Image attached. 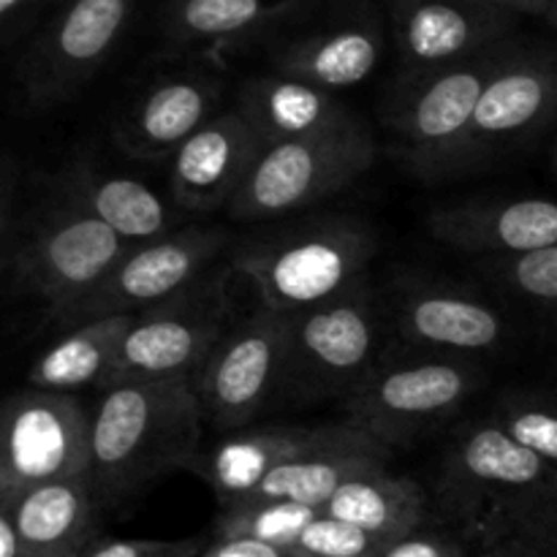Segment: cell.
Returning <instances> with one entry per match:
<instances>
[{"instance_id":"obj_12","label":"cell","mask_w":557,"mask_h":557,"mask_svg":"<svg viewBox=\"0 0 557 557\" xmlns=\"http://www.w3.org/2000/svg\"><path fill=\"white\" fill-rule=\"evenodd\" d=\"M288 319L292 346L283 389H294L297 395L351 392L373 370L381 302L368 277Z\"/></svg>"},{"instance_id":"obj_40","label":"cell","mask_w":557,"mask_h":557,"mask_svg":"<svg viewBox=\"0 0 557 557\" xmlns=\"http://www.w3.org/2000/svg\"><path fill=\"white\" fill-rule=\"evenodd\" d=\"M553 169L557 172V139H555V147H553Z\"/></svg>"},{"instance_id":"obj_29","label":"cell","mask_w":557,"mask_h":557,"mask_svg":"<svg viewBox=\"0 0 557 557\" xmlns=\"http://www.w3.org/2000/svg\"><path fill=\"white\" fill-rule=\"evenodd\" d=\"M520 446L557 466V395L555 392L515 389L498 397L487 413Z\"/></svg>"},{"instance_id":"obj_37","label":"cell","mask_w":557,"mask_h":557,"mask_svg":"<svg viewBox=\"0 0 557 557\" xmlns=\"http://www.w3.org/2000/svg\"><path fill=\"white\" fill-rule=\"evenodd\" d=\"M531 542L536 539H515V542H500L495 547L484 549L482 557H544L531 547Z\"/></svg>"},{"instance_id":"obj_5","label":"cell","mask_w":557,"mask_h":557,"mask_svg":"<svg viewBox=\"0 0 557 557\" xmlns=\"http://www.w3.org/2000/svg\"><path fill=\"white\" fill-rule=\"evenodd\" d=\"M509 47L511 41H506L446 69L400 76V87L389 103V131L403 161L417 177L435 180L457 172L484 87Z\"/></svg>"},{"instance_id":"obj_27","label":"cell","mask_w":557,"mask_h":557,"mask_svg":"<svg viewBox=\"0 0 557 557\" xmlns=\"http://www.w3.org/2000/svg\"><path fill=\"white\" fill-rule=\"evenodd\" d=\"M424 504V490L413 479L375 468L343 484L321 511L386 542H397L422 528Z\"/></svg>"},{"instance_id":"obj_13","label":"cell","mask_w":557,"mask_h":557,"mask_svg":"<svg viewBox=\"0 0 557 557\" xmlns=\"http://www.w3.org/2000/svg\"><path fill=\"white\" fill-rule=\"evenodd\" d=\"M232 245L234 234L223 226H185L169 237L131 245L109 275L60 321L74 326L103 315L145 313L210 275Z\"/></svg>"},{"instance_id":"obj_34","label":"cell","mask_w":557,"mask_h":557,"mask_svg":"<svg viewBox=\"0 0 557 557\" xmlns=\"http://www.w3.org/2000/svg\"><path fill=\"white\" fill-rule=\"evenodd\" d=\"M381 557H468L466 547L444 533H424L422 528L397 539Z\"/></svg>"},{"instance_id":"obj_32","label":"cell","mask_w":557,"mask_h":557,"mask_svg":"<svg viewBox=\"0 0 557 557\" xmlns=\"http://www.w3.org/2000/svg\"><path fill=\"white\" fill-rule=\"evenodd\" d=\"M205 539H107L92 542L82 557H201Z\"/></svg>"},{"instance_id":"obj_26","label":"cell","mask_w":557,"mask_h":557,"mask_svg":"<svg viewBox=\"0 0 557 557\" xmlns=\"http://www.w3.org/2000/svg\"><path fill=\"white\" fill-rule=\"evenodd\" d=\"M131 321L134 315H103L74 324L52 346L44 348L27 373V384L58 395H76L87 386L107 389Z\"/></svg>"},{"instance_id":"obj_7","label":"cell","mask_w":557,"mask_h":557,"mask_svg":"<svg viewBox=\"0 0 557 557\" xmlns=\"http://www.w3.org/2000/svg\"><path fill=\"white\" fill-rule=\"evenodd\" d=\"M136 9L139 0H65L22 41L16 79L25 101L38 112L74 101L117 52Z\"/></svg>"},{"instance_id":"obj_36","label":"cell","mask_w":557,"mask_h":557,"mask_svg":"<svg viewBox=\"0 0 557 557\" xmlns=\"http://www.w3.org/2000/svg\"><path fill=\"white\" fill-rule=\"evenodd\" d=\"M0 557H22L20 531L9 506H0Z\"/></svg>"},{"instance_id":"obj_8","label":"cell","mask_w":557,"mask_h":557,"mask_svg":"<svg viewBox=\"0 0 557 557\" xmlns=\"http://www.w3.org/2000/svg\"><path fill=\"white\" fill-rule=\"evenodd\" d=\"M476 386L473 359L422 354L400 362H375L348 392L346 422L395 449L455 417Z\"/></svg>"},{"instance_id":"obj_9","label":"cell","mask_w":557,"mask_h":557,"mask_svg":"<svg viewBox=\"0 0 557 557\" xmlns=\"http://www.w3.org/2000/svg\"><path fill=\"white\" fill-rule=\"evenodd\" d=\"M228 272H210L174 299L136 313L109 386L134 381H196L234 324Z\"/></svg>"},{"instance_id":"obj_14","label":"cell","mask_w":557,"mask_h":557,"mask_svg":"<svg viewBox=\"0 0 557 557\" xmlns=\"http://www.w3.org/2000/svg\"><path fill=\"white\" fill-rule=\"evenodd\" d=\"M557 117V49L517 47L484 87L457 172L539 134Z\"/></svg>"},{"instance_id":"obj_20","label":"cell","mask_w":557,"mask_h":557,"mask_svg":"<svg viewBox=\"0 0 557 557\" xmlns=\"http://www.w3.org/2000/svg\"><path fill=\"white\" fill-rule=\"evenodd\" d=\"M237 109L218 112L169 158V196L180 212L228 210L264 150Z\"/></svg>"},{"instance_id":"obj_21","label":"cell","mask_w":557,"mask_h":557,"mask_svg":"<svg viewBox=\"0 0 557 557\" xmlns=\"http://www.w3.org/2000/svg\"><path fill=\"white\" fill-rule=\"evenodd\" d=\"M430 232L438 243L487 261L520 259L557 245V201L471 199L430 212Z\"/></svg>"},{"instance_id":"obj_3","label":"cell","mask_w":557,"mask_h":557,"mask_svg":"<svg viewBox=\"0 0 557 557\" xmlns=\"http://www.w3.org/2000/svg\"><path fill=\"white\" fill-rule=\"evenodd\" d=\"M379 239L354 215L288 218L228 248V270L253 288L261 308L299 313L364 281Z\"/></svg>"},{"instance_id":"obj_17","label":"cell","mask_w":557,"mask_h":557,"mask_svg":"<svg viewBox=\"0 0 557 557\" xmlns=\"http://www.w3.org/2000/svg\"><path fill=\"white\" fill-rule=\"evenodd\" d=\"M302 20L270 44L272 71L335 92L357 87L379 69L384 25L368 5H341L324 22L308 27Z\"/></svg>"},{"instance_id":"obj_24","label":"cell","mask_w":557,"mask_h":557,"mask_svg":"<svg viewBox=\"0 0 557 557\" xmlns=\"http://www.w3.org/2000/svg\"><path fill=\"white\" fill-rule=\"evenodd\" d=\"M234 109L264 145L313 139L362 125V120L335 92L277 71L250 76L239 87Z\"/></svg>"},{"instance_id":"obj_10","label":"cell","mask_w":557,"mask_h":557,"mask_svg":"<svg viewBox=\"0 0 557 557\" xmlns=\"http://www.w3.org/2000/svg\"><path fill=\"white\" fill-rule=\"evenodd\" d=\"M90 473V408L36 386L14 392L0 417V504Z\"/></svg>"},{"instance_id":"obj_41","label":"cell","mask_w":557,"mask_h":557,"mask_svg":"<svg viewBox=\"0 0 557 557\" xmlns=\"http://www.w3.org/2000/svg\"><path fill=\"white\" fill-rule=\"evenodd\" d=\"M544 542H555V547H557V528H555V531H553V533H549V536H547V539H544Z\"/></svg>"},{"instance_id":"obj_31","label":"cell","mask_w":557,"mask_h":557,"mask_svg":"<svg viewBox=\"0 0 557 557\" xmlns=\"http://www.w3.org/2000/svg\"><path fill=\"white\" fill-rule=\"evenodd\" d=\"M392 542L321 511L294 544L297 557H381Z\"/></svg>"},{"instance_id":"obj_16","label":"cell","mask_w":557,"mask_h":557,"mask_svg":"<svg viewBox=\"0 0 557 557\" xmlns=\"http://www.w3.org/2000/svg\"><path fill=\"white\" fill-rule=\"evenodd\" d=\"M321 0H163L158 27L172 58L221 65L226 54L275 41Z\"/></svg>"},{"instance_id":"obj_15","label":"cell","mask_w":557,"mask_h":557,"mask_svg":"<svg viewBox=\"0 0 557 557\" xmlns=\"http://www.w3.org/2000/svg\"><path fill=\"white\" fill-rule=\"evenodd\" d=\"M520 16L479 0H389L403 76L446 69L511 41Z\"/></svg>"},{"instance_id":"obj_28","label":"cell","mask_w":557,"mask_h":557,"mask_svg":"<svg viewBox=\"0 0 557 557\" xmlns=\"http://www.w3.org/2000/svg\"><path fill=\"white\" fill-rule=\"evenodd\" d=\"M321 509L288 500H256L221 509L215 520V539H256L281 549H294Z\"/></svg>"},{"instance_id":"obj_6","label":"cell","mask_w":557,"mask_h":557,"mask_svg":"<svg viewBox=\"0 0 557 557\" xmlns=\"http://www.w3.org/2000/svg\"><path fill=\"white\" fill-rule=\"evenodd\" d=\"M373 161L375 141L364 125L267 145L226 212L239 223L288 221L357 183Z\"/></svg>"},{"instance_id":"obj_23","label":"cell","mask_w":557,"mask_h":557,"mask_svg":"<svg viewBox=\"0 0 557 557\" xmlns=\"http://www.w3.org/2000/svg\"><path fill=\"white\" fill-rule=\"evenodd\" d=\"M52 190L90 212L128 245L152 243L180 228L177 207L166 205L139 180L98 169L90 152H76L54 174Z\"/></svg>"},{"instance_id":"obj_38","label":"cell","mask_w":557,"mask_h":557,"mask_svg":"<svg viewBox=\"0 0 557 557\" xmlns=\"http://www.w3.org/2000/svg\"><path fill=\"white\" fill-rule=\"evenodd\" d=\"M479 3H487V5H495V9L511 11V14H517V16H525V14L544 16L549 0H479Z\"/></svg>"},{"instance_id":"obj_4","label":"cell","mask_w":557,"mask_h":557,"mask_svg":"<svg viewBox=\"0 0 557 557\" xmlns=\"http://www.w3.org/2000/svg\"><path fill=\"white\" fill-rule=\"evenodd\" d=\"M128 248L98 218L52 190L44 210L20 223L14 243L3 250V272L11 286L47 302L60 319L109 275Z\"/></svg>"},{"instance_id":"obj_1","label":"cell","mask_w":557,"mask_h":557,"mask_svg":"<svg viewBox=\"0 0 557 557\" xmlns=\"http://www.w3.org/2000/svg\"><path fill=\"white\" fill-rule=\"evenodd\" d=\"M441 509L482 549L544 539L557 528V466L517 444L493 419L462 424L441 457Z\"/></svg>"},{"instance_id":"obj_25","label":"cell","mask_w":557,"mask_h":557,"mask_svg":"<svg viewBox=\"0 0 557 557\" xmlns=\"http://www.w3.org/2000/svg\"><path fill=\"white\" fill-rule=\"evenodd\" d=\"M14 511L22 557H82L96 542L98 504L90 479L47 484L22 495Z\"/></svg>"},{"instance_id":"obj_42","label":"cell","mask_w":557,"mask_h":557,"mask_svg":"<svg viewBox=\"0 0 557 557\" xmlns=\"http://www.w3.org/2000/svg\"><path fill=\"white\" fill-rule=\"evenodd\" d=\"M292 557H297V555H292Z\"/></svg>"},{"instance_id":"obj_39","label":"cell","mask_w":557,"mask_h":557,"mask_svg":"<svg viewBox=\"0 0 557 557\" xmlns=\"http://www.w3.org/2000/svg\"><path fill=\"white\" fill-rule=\"evenodd\" d=\"M544 20H547L549 25L555 27V33H557V0H549L547 11H544Z\"/></svg>"},{"instance_id":"obj_35","label":"cell","mask_w":557,"mask_h":557,"mask_svg":"<svg viewBox=\"0 0 557 557\" xmlns=\"http://www.w3.org/2000/svg\"><path fill=\"white\" fill-rule=\"evenodd\" d=\"M201 557H292V549L272 547L256 539H212Z\"/></svg>"},{"instance_id":"obj_18","label":"cell","mask_w":557,"mask_h":557,"mask_svg":"<svg viewBox=\"0 0 557 557\" xmlns=\"http://www.w3.org/2000/svg\"><path fill=\"white\" fill-rule=\"evenodd\" d=\"M389 310L397 335L422 354L482 357L498 351L509 332L487 299L441 281L408 277L397 283Z\"/></svg>"},{"instance_id":"obj_2","label":"cell","mask_w":557,"mask_h":557,"mask_svg":"<svg viewBox=\"0 0 557 557\" xmlns=\"http://www.w3.org/2000/svg\"><path fill=\"white\" fill-rule=\"evenodd\" d=\"M205 408L194 381H134L101 389L90 408V487L98 511L117 509L201 460Z\"/></svg>"},{"instance_id":"obj_11","label":"cell","mask_w":557,"mask_h":557,"mask_svg":"<svg viewBox=\"0 0 557 557\" xmlns=\"http://www.w3.org/2000/svg\"><path fill=\"white\" fill-rule=\"evenodd\" d=\"M292 319L256 305L223 335L196 375L205 419L218 433H237L270 406L286 386Z\"/></svg>"},{"instance_id":"obj_19","label":"cell","mask_w":557,"mask_h":557,"mask_svg":"<svg viewBox=\"0 0 557 557\" xmlns=\"http://www.w3.org/2000/svg\"><path fill=\"white\" fill-rule=\"evenodd\" d=\"M223 82L207 65H183L156 76L125 107L114 139L139 161L172 158L218 114Z\"/></svg>"},{"instance_id":"obj_33","label":"cell","mask_w":557,"mask_h":557,"mask_svg":"<svg viewBox=\"0 0 557 557\" xmlns=\"http://www.w3.org/2000/svg\"><path fill=\"white\" fill-rule=\"evenodd\" d=\"M65 0H0V33L5 47L27 41Z\"/></svg>"},{"instance_id":"obj_30","label":"cell","mask_w":557,"mask_h":557,"mask_svg":"<svg viewBox=\"0 0 557 557\" xmlns=\"http://www.w3.org/2000/svg\"><path fill=\"white\" fill-rule=\"evenodd\" d=\"M487 272L522 302L557 315V245L520 259L487 261Z\"/></svg>"},{"instance_id":"obj_22","label":"cell","mask_w":557,"mask_h":557,"mask_svg":"<svg viewBox=\"0 0 557 557\" xmlns=\"http://www.w3.org/2000/svg\"><path fill=\"white\" fill-rule=\"evenodd\" d=\"M351 430L354 424L346 419L335 424H267L237 430L201 455L196 473L210 484L221 509H226L248 498L272 471L346 438Z\"/></svg>"}]
</instances>
